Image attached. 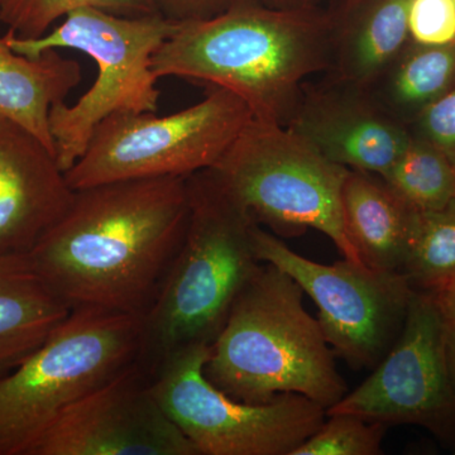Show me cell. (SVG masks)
Returning a JSON list of instances; mask_svg holds the SVG:
<instances>
[{
	"label": "cell",
	"instance_id": "1",
	"mask_svg": "<svg viewBox=\"0 0 455 455\" xmlns=\"http://www.w3.org/2000/svg\"><path fill=\"white\" fill-rule=\"evenodd\" d=\"M188 178L107 182L75 191L61 220L28 254L71 309L142 319L187 230Z\"/></svg>",
	"mask_w": 455,
	"mask_h": 455
},
{
	"label": "cell",
	"instance_id": "2",
	"mask_svg": "<svg viewBox=\"0 0 455 455\" xmlns=\"http://www.w3.org/2000/svg\"><path fill=\"white\" fill-rule=\"evenodd\" d=\"M335 18L320 7L280 9L236 0L208 20L178 23L152 56L175 76L235 92L254 119L286 125L307 77L331 68Z\"/></svg>",
	"mask_w": 455,
	"mask_h": 455
},
{
	"label": "cell",
	"instance_id": "3",
	"mask_svg": "<svg viewBox=\"0 0 455 455\" xmlns=\"http://www.w3.org/2000/svg\"><path fill=\"white\" fill-rule=\"evenodd\" d=\"M187 230L157 296L140 322L136 364L151 377L171 355L211 346L242 290L259 271L256 221L208 170L188 176Z\"/></svg>",
	"mask_w": 455,
	"mask_h": 455
},
{
	"label": "cell",
	"instance_id": "4",
	"mask_svg": "<svg viewBox=\"0 0 455 455\" xmlns=\"http://www.w3.org/2000/svg\"><path fill=\"white\" fill-rule=\"evenodd\" d=\"M300 284L263 262L211 347L204 374L228 396L266 403L298 394L329 409L348 392Z\"/></svg>",
	"mask_w": 455,
	"mask_h": 455
},
{
	"label": "cell",
	"instance_id": "5",
	"mask_svg": "<svg viewBox=\"0 0 455 455\" xmlns=\"http://www.w3.org/2000/svg\"><path fill=\"white\" fill-rule=\"evenodd\" d=\"M178 23L161 14L125 17L97 8L70 12L61 25L41 37L5 41L20 55L37 57L51 50H76L94 60L97 79L73 106L52 107L50 132L57 163L68 171L85 152L95 128L116 113H155L160 90L152 56Z\"/></svg>",
	"mask_w": 455,
	"mask_h": 455
},
{
	"label": "cell",
	"instance_id": "6",
	"mask_svg": "<svg viewBox=\"0 0 455 455\" xmlns=\"http://www.w3.org/2000/svg\"><path fill=\"white\" fill-rule=\"evenodd\" d=\"M139 316L75 307L46 341L0 379V455H29L57 418L136 361Z\"/></svg>",
	"mask_w": 455,
	"mask_h": 455
},
{
	"label": "cell",
	"instance_id": "7",
	"mask_svg": "<svg viewBox=\"0 0 455 455\" xmlns=\"http://www.w3.org/2000/svg\"><path fill=\"white\" fill-rule=\"evenodd\" d=\"M208 171L259 226L281 236L319 230L343 259L366 266L341 214L349 169L326 160L283 125L251 119Z\"/></svg>",
	"mask_w": 455,
	"mask_h": 455
},
{
	"label": "cell",
	"instance_id": "8",
	"mask_svg": "<svg viewBox=\"0 0 455 455\" xmlns=\"http://www.w3.org/2000/svg\"><path fill=\"white\" fill-rule=\"evenodd\" d=\"M252 118L241 98L218 86L170 116L112 114L95 128L66 178L75 191L127 180L188 178L212 169Z\"/></svg>",
	"mask_w": 455,
	"mask_h": 455
},
{
	"label": "cell",
	"instance_id": "9",
	"mask_svg": "<svg viewBox=\"0 0 455 455\" xmlns=\"http://www.w3.org/2000/svg\"><path fill=\"white\" fill-rule=\"evenodd\" d=\"M211 346L180 350L149 377L152 394L199 455H291L324 423V407L298 394L266 403L228 396L204 374Z\"/></svg>",
	"mask_w": 455,
	"mask_h": 455
},
{
	"label": "cell",
	"instance_id": "10",
	"mask_svg": "<svg viewBox=\"0 0 455 455\" xmlns=\"http://www.w3.org/2000/svg\"><path fill=\"white\" fill-rule=\"evenodd\" d=\"M260 262L290 275L319 309L317 322L335 357L353 370L374 368L392 348L405 323L415 289L401 272H383L344 259L322 265L296 253L256 224Z\"/></svg>",
	"mask_w": 455,
	"mask_h": 455
},
{
	"label": "cell",
	"instance_id": "11",
	"mask_svg": "<svg viewBox=\"0 0 455 455\" xmlns=\"http://www.w3.org/2000/svg\"><path fill=\"white\" fill-rule=\"evenodd\" d=\"M325 412L355 415L387 427L401 424L434 427L455 412L447 325L429 292L415 290L403 331L387 355L366 381Z\"/></svg>",
	"mask_w": 455,
	"mask_h": 455
},
{
	"label": "cell",
	"instance_id": "12",
	"mask_svg": "<svg viewBox=\"0 0 455 455\" xmlns=\"http://www.w3.org/2000/svg\"><path fill=\"white\" fill-rule=\"evenodd\" d=\"M29 455H199L136 362L57 418Z\"/></svg>",
	"mask_w": 455,
	"mask_h": 455
},
{
	"label": "cell",
	"instance_id": "13",
	"mask_svg": "<svg viewBox=\"0 0 455 455\" xmlns=\"http://www.w3.org/2000/svg\"><path fill=\"white\" fill-rule=\"evenodd\" d=\"M331 163L383 176L411 140V132L381 109L367 92L328 79L304 85L284 125Z\"/></svg>",
	"mask_w": 455,
	"mask_h": 455
},
{
	"label": "cell",
	"instance_id": "14",
	"mask_svg": "<svg viewBox=\"0 0 455 455\" xmlns=\"http://www.w3.org/2000/svg\"><path fill=\"white\" fill-rule=\"evenodd\" d=\"M74 197L55 152L0 116V256H28Z\"/></svg>",
	"mask_w": 455,
	"mask_h": 455
},
{
	"label": "cell",
	"instance_id": "15",
	"mask_svg": "<svg viewBox=\"0 0 455 455\" xmlns=\"http://www.w3.org/2000/svg\"><path fill=\"white\" fill-rule=\"evenodd\" d=\"M412 0H358L333 12L331 82L368 92L410 44Z\"/></svg>",
	"mask_w": 455,
	"mask_h": 455
},
{
	"label": "cell",
	"instance_id": "16",
	"mask_svg": "<svg viewBox=\"0 0 455 455\" xmlns=\"http://www.w3.org/2000/svg\"><path fill=\"white\" fill-rule=\"evenodd\" d=\"M341 214L350 241L367 267L403 274L418 212L381 176L349 170L341 188Z\"/></svg>",
	"mask_w": 455,
	"mask_h": 455
},
{
	"label": "cell",
	"instance_id": "17",
	"mask_svg": "<svg viewBox=\"0 0 455 455\" xmlns=\"http://www.w3.org/2000/svg\"><path fill=\"white\" fill-rule=\"evenodd\" d=\"M71 311L28 256H0V379L40 348Z\"/></svg>",
	"mask_w": 455,
	"mask_h": 455
},
{
	"label": "cell",
	"instance_id": "18",
	"mask_svg": "<svg viewBox=\"0 0 455 455\" xmlns=\"http://www.w3.org/2000/svg\"><path fill=\"white\" fill-rule=\"evenodd\" d=\"M82 82V66L51 50L28 57L0 38V116L31 132L55 152L50 132L52 107Z\"/></svg>",
	"mask_w": 455,
	"mask_h": 455
},
{
	"label": "cell",
	"instance_id": "19",
	"mask_svg": "<svg viewBox=\"0 0 455 455\" xmlns=\"http://www.w3.org/2000/svg\"><path fill=\"white\" fill-rule=\"evenodd\" d=\"M412 44L367 92L377 106L407 128L455 83V42L444 46Z\"/></svg>",
	"mask_w": 455,
	"mask_h": 455
},
{
	"label": "cell",
	"instance_id": "20",
	"mask_svg": "<svg viewBox=\"0 0 455 455\" xmlns=\"http://www.w3.org/2000/svg\"><path fill=\"white\" fill-rule=\"evenodd\" d=\"M383 181L416 212H435L455 200V167L439 149L412 136Z\"/></svg>",
	"mask_w": 455,
	"mask_h": 455
},
{
	"label": "cell",
	"instance_id": "21",
	"mask_svg": "<svg viewBox=\"0 0 455 455\" xmlns=\"http://www.w3.org/2000/svg\"><path fill=\"white\" fill-rule=\"evenodd\" d=\"M403 274L415 290L455 277V200L435 212H418Z\"/></svg>",
	"mask_w": 455,
	"mask_h": 455
},
{
	"label": "cell",
	"instance_id": "22",
	"mask_svg": "<svg viewBox=\"0 0 455 455\" xmlns=\"http://www.w3.org/2000/svg\"><path fill=\"white\" fill-rule=\"evenodd\" d=\"M80 8L125 17L160 14L154 0H0V22L18 37H41L53 23Z\"/></svg>",
	"mask_w": 455,
	"mask_h": 455
},
{
	"label": "cell",
	"instance_id": "23",
	"mask_svg": "<svg viewBox=\"0 0 455 455\" xmlns=\"http://www.w3.org/2000/svg\"><path fill=\"white\" fill-rule=\"evenodd\" d=\"M387 427L349 414L326 415L319 429L291 455H379Z\"/></svg>",
	"mask_w": 455,
	"mask_h": 455
},
{
	"label": "cell",
	"instance_id": "24",
	"mask_svg": "<svg viewBox=\"0 0 455 455\" xmlns=\"http://www.w3.org/2000/svg\"><path fill=\"white\" fill-rule=\"evenodd\" d=\"M412 42L444 46L455 42V0H412L409 11Z\"/></svg>",
	"mask_w": 455,
	"mask_h": 455
},
{
	"label": "cell",
	"instance_id": "25",
	"mask_svg": "<svg viewBox=\"0 0 455 455\" xmlns=\"http://www.w3.org/2000/svg\"><path fill=\"white\" fill-rule=\"evenodd\" d=\"M409 128L412 136L439 149L455 167V83L447 92L425 108Z\"/></svg>",
	"mask_w": 455,
	"mask_h": 455
},
{
	"label": "cell",
	"instance_id": "26",
	"mask_svg": "<svg viewBox=\"0 0 455 455\" xmlns=\"http://www.w3.org/2000/svg\"><path fill=\"white\" fill-rule=\"evenodd\" d=\"M236 0H154L161 16L175 23L208 20L226 11Z\"/></svg>",
	"mask_w": 455,
	"mask_h": 455
},
{
	"label": "cell",
	"instance_id": "27",
	"mask_svg": "<svg viewBox=\"0 0 455 455\" xmlns=\"http://www.w3.org/2000/svg\"><path fill=\"white\" fill-rule=\"evenodd\" d=\"M447 328L455 331V277L427 290Z\"/></svg>",
	"mask_w": 455,
	"mask_h": 455
},
{
	"label": "cell",
	"instance_id": "28",
	"mask_svg": "<svg viewBox=\"0 0 455 455\" xmlns=\"http://www.w3.org/2000/svg\"><path fill=\"white\" fill-rule=\"evenodd\" d=\"M263 4L280 9H300L320 7L322 0H259Z\"/></svg>",
	"mask_w": 455,
	"mask_h": 455
},
{
	"label": "cell",
	"instance_id": "29",
	"mask_svg": "<svg viewBox=\"0 0 455 455\" xmlns=\"http://www.w3.org/2000/svg\"><path fill=\"white\" fill-rule=\"evenodd\" d=\"M447 358L451 391L455 401V331L447 328Z\"/></svg>",
	"mask_w": 455,
	"mask_h": 455
},
{
	"label": "cell",
	"instance_id": "30",
	"mask_svg": "<svg viewBox=\"0 0 455 455\" xmlns=\"http://www.w3.org/2000/svg\"><path fill=\"white\" fill-rule=\"evenodd\" d=\"M355 2H358V0H340L339 8L349 7V5L355 4Z\"/></svg>",
	"mask_w": 455,
	"mask_h": 455
}]
</instances>
